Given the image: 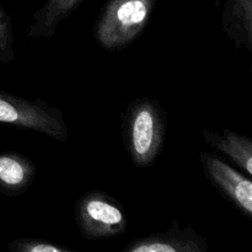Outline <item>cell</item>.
<instances>
[{"label":"cell","mask_w":252,"mask_h":252,"mask_svg":"<svg viewBox=\"0 0 252 252\" xmlns=\"http://www.w3.org/2000/svg\"><path fill=\"white\" fill-rule=\"evenodd\" d=\"M75 218L81 236L88 240L120 236L128 225L127 214L120 202L98 189L86 192L78 199Z\"/></svg>","instance_id":"obj_4"},{"label":"cell","mask_w":252,"mask_h":252,"mask_svg":"<svg viewBox=\"0 0 252 252\" xmlns=\"http://www.w3.org/2000/svg\"><path fill=\"white\" fill-rule=\"evenodd\" d=\"M158 0H108L94 29L102 48L120 51L140 36Z\"/></svg>","instance_id":"obj_2"},{"label":"cell","mask_w":252,"mask_h":252,"mask_svg":"<svg viewBox=\"0 0 252 252\" xmlns=\"http://www.w3.org/2000/svg\"><path fill=\"white\" fill-rule=\"evenodd\" d=\"M207 179L216 186L244 216L252 219V182L248 176L212 153L199 154Z\"/></svg>","instance_id":"obj_5"},{"label":"cell","mask_w":252,"mask_h":252,"mask_svg":"<svg viewBox=\"0 0 252 252\" xmlns=\"http://www.w3.org/2000/svg\"><path fill=\"white\" fill-rule=\"evenodd\" d=\"M84 1L85 0H46V2L32 14L33 21L27 29V36L32 39L53 37L59 24Z\"/></svg>","instance_id":"obj_9"},{"label":"cell","mask_w":252,"mask_h":252,"mask_svg":"<svg viewBox=\"0 0 252 252\" xmlns=\"http://www.w3.org/2000/svg\"><path fill=\"white\" fill-rule=\"evenodd\" d=\"M207 240L194 231L191 224L182 230L176 220L169 230L130 241L123 252H207Z\"/></svg>","instance_id":"obj_6"},{"label":"cell","mask_w":252,"mask_h":252,"mask_svg":"<svg viewBox=\"0 0 252 252\" xmlns=\"http://www.w3.org/2000/svg\"><path fill=\"white\" fill-rule=\"evenodd\" d=\"M11 252H74L71 249L61 246L43 239H16L7 245Z\"/></svg>","instance_id":"obj_11"},{"label":"cell","mask_w":252,"mask_h":252,"mask_svg":"<svg viewBox=\"0 0 252 252\" xmlns=\"http://www.w3.org/2000/svg\"><path fill=\"white\" fill-rule=\"evenodd\" d=\"M167 117L157 100L139 97L128 103L122 113L126 150L138 167L152 166L164 145Z\"/></svg>","instance_id":"obj_1"},{"label":"cell","mask_w":252,"mask_h":252,"mask_svg":"<svg viewBox=\"0 0 252 252\" xmlns=\"http://www.w3.org/2000/svg\"><path fill=\"white\" fill-rule=\"evenodd\" d=\"M221 31L236 48L252 52V0H221Z\"/></svg>","instance_id":"obj_7"},{"label":"cell","mask_w":252,"mask_h":252,"mask_svg":"<svg viewBox=\"0 0 252 252\" xmlns=\"http://www.w3.org/2000/svg\"><path fill=\"white\" fill-rule=\"evenodd\" d=\"M36 177L33 162L19 153H0V189L9 196H20Z\"/></svg>","instance_id":"obj_8"},{"label":"cell","mask_w":252,"mask_h":252,"mask_svg":"<svg viewBox=\"0 0 252 252\" xmlns=\"http://www.w3.org/2000/svg\"><path fill=\"white\" fill-rule=\"evenodd\" d=\"M0 123L33 130L61 143L69 138V128L62 111L39 98L27 100L0 91Z\"/></svg>","instance_id":"obj_3"},{"label":"cell","mask_w":252,"mask_h":252,"mask_svg":"<svg viewBox=\"0 0 252 252\" xmlns=\"http://www.w3.org/2000/svg\"><path fill=\"white\" fill-rule=\"evenodd\" d=\"M203 139L218 152L230 158L231 161L245 171L249 176L252 175V140L246 135L230 129H223L221 133L209 129L202 130Z\"/></svg>","instance_id":"obj_10"}]
</instances>
